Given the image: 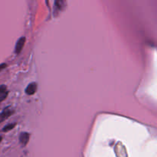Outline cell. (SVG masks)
<instances>
[{"mask_svg": "<svg viewBox=\"0 0 157 157\" xmlns=\"http://www.w3.org/2000/svg\"><path fill=\"white\" fill-rule=\"evenodd\" d=\"M14 113V110L10 109V107H7L4 110L0 113V124L2 123L3 121H6L10 116H12Z\"/></svg>", "mask_w": 157, "mask_h": 157, "instance_id": "obj_1", "label": "cell"}, {"mask_svg": "<svg viewBox=\"0 0 157 157\" xmlns=\"http://www.w3.org/2000/svg\"><path fill=\"white\" fill-rule=\"evenodd\" d=\"M25 37H21V38H18L15 46V53L16 55H19L21 53L25 45Z\"/></svg>", "mask_w": 157, "mask_h": 157, "instance_id": "obj_2", "label": "cell"}, {"mask_svg": "<svg viewBox=\"0 0 157 157\" xmlns=\"http://www.w3.org/2000/svg\"><path fill=\"white\" fill-rule=\"evenodd\" d=\"M29 138H30V135L29 133H26V132H22L19 134V137H18V140H19V143L22 147H25L28 144L29 141Z\"/></svg>", "mask_w": 157, "mask_h": 157, "instance_id": "obj_3", "label": "cell"}, {"mask_svg": "<svg viewBox=\"0 0 157 157\" xmlns=\"http://www.w3.org/2000/svg\"><path fill=\"white\" fill-rule=\"evenodd\" d=\"M37 84L35 82L30 83L25 88V94L28 95L35 94L37 91Z\"/></svg>", "mask_w": 157, "mask_h": 157, "instance_id": "obj_4", "label": "cell"}, {"mask_svg": "<svg viewBox=\"0 0 157 157\" xmlns=\"http://www.w3.org/2000/svg\"><path fill=\"white\" fill-rule=\"evenodd\" d=\"M8 94H9V91H8L6 86L5 85L0 86V103L2 102V101L7 98Z\"/></svg>", "mask_w": 157, "mask_h": 157, "instance_id": "obj_5", "label": "cell"}, {"mask_svg": "<svg viewBox=\"0 0 157 157\" xmlns=\"http://www.w3.org/2000/svg\"><path fill=\"white\" fill-rule=\"evenodd\" d=\"M64 5H65V2L61 1V0H60V1H55V8H57V9H58V10L56 11V12H58V11L63 10L64 8Z\"/></svg>", "mask_w": 157, "mask_h": 157, "instance_id": "obj_6", "label": "cell"}, {"mask_svg": "<svg viewBox=\"0 0 157 157\" xmlns=\"http://www.w3.org/2000/svg\"><path fill=\"white\" fill-rule=\"evenodd\" d=\"M15 126H16V124H15V123H13V124H7V125L5 126V127H3L2 131L3 132H9V131H10V130H13L14 127H15Z\"/></svg>", "mask_w": 157, "mask_h": 157, "instance_id": "obj_7", "label": "cell"}, {"mask_svg": "<svg viewBox=\"0 0 157 157\" xmlns=\"http://www.w3.org/2000/svg\"><path fill=\"white\" fill-rule=\"evenodd\" d=\"M6 67H7V64H6V63H2V64H0V71H2L3 69L6 68Z\"/></svg>", "mask_w": 157, "mask_h": 157, "instance_id": "obj_8", "label": "cell"}, {"mask_svg": "<svg viewBox=\"0 0 157 157\" xmlns=\"http://www.w3.org/2000/svg\"><path fill=\"white\" fill-rule=\"evenodd\" d=\"M2 140V136H0V143H1Z\"/></svg>", "mask_w": 157, "mask_h": 157, "instance_id": "obj_9", "label": "cell"}]
</instances>
